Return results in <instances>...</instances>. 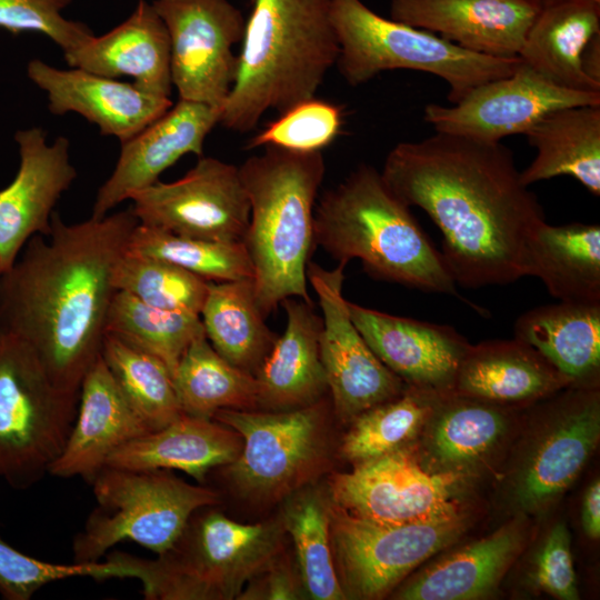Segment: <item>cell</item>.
Segmentation results:
<instances>
[{
	"label": "cell",
	"mask_w": 600,
	"mask_h": 600,
	"mask_svg": "<svg viewBox=\"0 0 600 600\" xmlns=\"http://www.w3.org/2000/svg\"><path fill=\"white\" fill-rule=\"evenodd\" d=\"M347 304L370 349L407 386L452 392L470 346L454 328Z\"/></svg>",
	"instance_id": "ffe728a7"
},
{
	"label": "cell",
	"mask_w": 600,
	"mask_h": 600,
	"mask_svg": "<svg viewBox=\"0 0 600 600\" xmlns=\"http://www.w3.org/2000/svg\"><path fill=\"white\" fill-rule=\"evenodd\" d=\"M251 2H253V0H250Z\"/></svg>",
	"instance_id": "681fc988"
},
{
	"label": "cell",
	"mask_w": 600,
	"mask_h": 600,
	"mask_svg": "<svg viewBox=\"0 0 600 600\" xmlns=\"http://www.w3.org/2000/svg\"><path fill=\"white\" fill-rule=\"evenodd\" d=\"M347 263L327 270L309 262L307 280L322 311L320 359L331 397L332 411L350 422L358 414L396 398L407 384L370 349L348 311L342 294Z\"/></svg>",
	"instance_id": "5bb4252c"
},
{
	"label": "cell",
	"mask_w": 600,
	"mask_h": 600,
	"mask_svg": "<svg viewBox=\"0 0 600 600\" xmlns=\"http://www.w3.org/2000/svg\"><path fill=\"white\" fill-rule=\"evenodd\" d=\"M313 242L338 262L359 259L377 279L457 294L441 251L370 164H359L318 198Z\"/></svg>",
	"instance_id": "277c9868"
},
{
	"label": "cell",
	"mask_w": 600,
	"mask_h": 600,
	"mask_svg": "<svg viewBox=\"0 0 600 600\" xmlns=\"http://www.w3.org/2000/svg\"><path fill=\"white\" fill-rule=\"evenodd\" d=\"M101 358L124 398L151 431L183 413L172 373L160 359L107 332Z\"/></svg>",
	"instance_id": "74e56055"
},
{
	"label": "cell",
	"mask_w": 600,
	"mask_h": 600,
	"mask_svg": "<svg viewBox=\"0 0 600 600\" xmlns=\"http://www.w3.org/2000/svg\"><path fill=\"white\" fill-rule=\"evenodd\" d=\"M242 438L230 427L209 418L182 413L167 426L137 437L113 451L106 466L134 470H180L198 482L233 462Z\"/></svg>",
	"instance_id": "484cf974"
},
{
	"label": "cell",
	"mask_w": 600,
	"mask_h": 600,
	"mask_svg": "<svg viewBox=\"0 0 600 600\" xmlns=\"http://www.w3.org/2000/svg\"><path fill=\"white\" fill-rule=\"evenodd\" d=\"M168 30L179 99L222 108L234 83L246 19L229 0H153Z\"/></svg>",
	"instance_id": "7c38bea8"
},
{
	"label": "cell",
	"mask_w": 600,
	"mask_h": 600,
	"mask_svg": "<svg viewBox=\"0 0 600 600\" xmlns=\"http://www.w3.org/2000/svg\"><path fill=\"white\" fill-rule=\"evenodd\" d=\"M263 148L246 159L239 172L250 203L242 242L253 267L257 306L267 318L287 298L313 304L307 267L326 163L321 151Z\"/></svg>",
	"instance_id": "5b68a950"
},
{
	"label": "cell",
	"mask_w": 600,
	"mask_h": 600,
	"mask_svg": "<svg viewBox=\"0 0 600 600\" xmlns=\"http://www.w3.org/2000/svg\"><path fill=\"white\" fill-rule=\"evenodd\" d=\"M130 200L140 224L190 238L242 242L250 219L239 167L212 157H199L182 178L157 181Z\"/></svg>",
	"instance_id": "4fadbf2b"
},
{
	"label": "cell",
	"mask_w": 600,
	"mask_h": 600,
	"mask_svg": "<svg viewBox=\"0 0 600 600\" xmlns=\"http://www.w3.org/2000/svg\"><path fill=\"white\" fill-rule=\"evenodd\" d=\"M330 504L327 488L314 482L287 497L279 518L293 542L307 598L313 600L347 599L332 559Z\"/></svg>",
	"instance_id": "d590c367"
},
{
	"label": "cell",
	"mask_w": 600,
	"mask_h": 600,
	"mask_svg": "<svg viewBox=\"0 0 600 600\" xmlns=\"http://www.w3.org/2000/svg\"><path fill=\"white\" fill-rule=\"evenodd\" d=\"M106 332L157 357L172 377L189 346L206 336L200 316L159 309L119 290L109 307Z\"/></svg>",
	"instance_id": "f35d334b"
},
{
	"label": "cell",
	"mask_w": 600,
	"mask_h": 600,
	"mask_svg": "<svg viewBox=\"0 0 600 600\" xmlns=\"http://www.w3.org/2000/svg\"><path fill=\"white\" fill-rule=\"evenodd\" d=\"M583 73L600 86V34L593 37L581 56Z\"/></svg>",
	"instance_id": "c3c4849f"
},
{
	"label": "cell",
	"mask_w": 600,
	"mask_h": 600,
	"mask_svg": "<svg viewBox=\"0 0 600 600\" xmlns=\"http://www.w3.org/2000/svg\"><path fill=\"white\" fill-rule=\"evenodd\" d=\"M468 527L462 511L426 520L381 522L331 502L330 544L347 599H380L413 569L456 542Z\"/></svg>",
	"instance_id": "8fae6325"
},
{
	"label": "cell",
	"mask_w": 600,
	"mask_h": 600,
	"mask_svg": "<svg viewBox=\"0 0 600 600\" xmlns=\"http://www.w3.org/2000/svg\"><path fill=\"white\" fill-rule=\"evenodd\" d=\"M341 126V109L314 97L281 113L254 134L246 148L272 146L301 152L321 151L336 140Z\"/></svg>",
	"instance_id": "7bdbcfd3"
},
{
	"label": "cell",
	"mask_w": 600,
	"mask_h": 600,
	"mask_svg": "<svg viewBox=\"0 0 600 600\" xmlns=\"http://www.w3.org/2000/svg\"><path fill=\"white\" fill-rule=\"evenodd\" d=\"M526 276L559 301L600 302L599 224L541 222L527 243Z\"/></svg>",
	"instance_id": "4dcf8cb0"
},
{
	"label": "cell",
	"mask_w": 600,
	"mask_h": 600,
	"mask_svg": "<svg viewBox=\"0 0 600 600\" xmlns=\"http://www.w3.org/2000/svg\"><path fill=\"white\" fill-rule=\"evenodd\" d=\"M173 384L184 414L212 419L221 409L259 410L256 377L223 359L206 336L183 353Z\"/></svg>",
	"instance_id": "e575fe53"
},
{
	"label": "cell",
	"mask_w": 600,
	"mask_h": 600,
	"mask_svg": "<svg viewBox=\"0 0 600 600\" xmlns=\"http://www.w3.org/2000/svg\"><path fill=\"white\" fill-rule=\"evenodd\" d=\"M28 78L48 99L52 114L74 112L120 143L136 136L173 104L169 97L80 68L59 69L40 59L27 66Z\"/></svg>",
	"instance_id": "44dd1931"
},
{
	"label": "cell",
	"mask_w": 600,
	"mask_h": 600,
	"mask_svg": "<svg viewBox=\"0 0 600 600\" xmlns=\"http://www.w3.org/2000/svg\"><path fill=\"white\" fill-rule=\"evenodd\" d=\"M427 453L436 472L461 476L489 456L507 431L496 403L444 393L428 421Z\"/></svg>",
	"instance_id": "d6a6232c"
},
{
	"label": "cell",
	"mask_w": 600,
	"mask_h": 600,
	"mask_svg": "<svg viewBox=\"0 0 600 600\" xmlns=\"http://www.w3.org/2000/svg\"><path fill=\"white\" fill-rule=\"evenodd\" d=\"M94 580L133 579L124 563L106 556L104 561L52 563L30 557L0 537V594L6 600H29L48 583L69 578Z\"/></svg>",
	"instance_id": "b9f144b4"
},
{
	"label": "cell",
	"mask_w": 600,
	"mask_h": 600,
	"mask_svg": "<svg viewBox=\"0 0 600 600\" xmlns=\"http://www.w3.org/2000/svg\"><path fill=\"white\" fill-rule=\"evenodd\" d=\"M72 0H0V30L11 34L40 33L62 52L86 43L93 31L81 21L63 16Z\"/></svg>",
	"instance_id": "ee69618b"
},
{
	"label": "cell",
	"mask_w": 600,
	"mask_h": 600,
	"mask_svg": "<svg viewBox=\"0 0 600 600\" xmlns=\"http://www.w3.org/2000/svg\"><path fill=\"white\" fill-rule=\"evenodd\" d=\"M444 393L407 386L402 393L358 414L342 437L339 453L353 466L407 447Z\"/></svg>",
	"instance_id": "8d00e7d4"
},
{
	"label": "cell",
	"mask_w": 600,
	"mask_h": 600,
	"mask_svg": "<svg viewBox=\"0 0 600 600\" xmlns=\"http://www.w3.org/2000/svg\"><path fill=\"white\" fill-rule=\"evenodd\" d=\"M516 338L536 349L570 384L596 388L600 369V302L546 304L522 313Z\"/></svg>",
	"instance_id": "f1b7e54d"
},
{
	"label": "cell",
	"mask_w": 600,
	"mask_h": 600,
	"mask_svg": "<svg viewBox=\"0 0 600 600\" xmlns=\"http://www.w3.org/2000/svg\"><path fill=\"white\" fill-rule=\"evenodd\" d=\"M200 318L213 349L253 376L278 337L257 306L253 279L210 281Z\"/></svg>",
	"instance_id": "836d02e7"
},
{
	"label": "cell",
	"mask_w": 600,
	"mask_h": 600,
	"mask_svg": "<svg viewBox=\"0 0 600 600\" xmlns=\"http://www.w3.org/2000/svg\"><path fill=\"white\" fill-rule=\"evenodd\" d=\"M540 0H390V19L476 53L518 57Z\"/></svg>",
	"instance_id": "7402d4cb"
},
{
	"label": "cell",
	"mask_w": 600,
	"mask_h": 600,
	"mask_svg": "<svg viewBox=\"0 0 600 600\" xmlns=\"http://www.w3.org/2000/svg\"><path fill=\"white\" fill-rule=\"evenodd\" d=\"M568 384L536 349L514 338L469 346L452 393L500 404L543 398Z\"/></svg>",
	"instance_id": "4316f807"
},
{
	"label": "cell",
	"mask_w": 600,
	"mask_h": 600,
	"mask_svg": "<svg viewBox=\"0 0 600 600\" xmlns=\"http://www.w3.org/2000/svg\"><path fill=\"white\" fill-rule=\"evenodd\" d=\"M90 483L97 507L73 539L76 562L100 561L127 539L161 554L178 540L194 512L220 502L214 490L163 469L106 466Z\"/></svg>",
	"instance_id": "ba28073f"
},
{
	"label": "cell",
	"mask_w": 600,
	"mask_h": 600,
	"mask_svg": "<svg viewBox=\"0 0 600 600\" xmlns=\"http://www.w3.org/2000/svg\"><path fill=\"white\" fill-rule=\"evenodd\" d=\"M540 1L542 2L543 0H540ZM599 1H600V0H599Z\"/></svg>",
	"instance_id": "f907efd6"
},
{
	"label": "cell",
	"mask_w": 600,
	"mask_h": 600,
	"mask_svg": "<svg viewBox=\"0 0 600 600\" xmlns=\"http://www.w3.org/2000/svg\"><path fill=\"white\" fill-rule=\"evenodd\" d=\"M150 431L120 391L100 354L81 382L73 426L48 473L81 477L90 483L113 451Z\"/></svg>",
	"instance_id": "603a6c76"
},
{
	"label": "cell",
	"mask_w": 600,
	"mask_h": 600,
	"mask_svg": "<svg viewBox=\"0 0 600 600\" xmlns=\"http://www.w3.org/2000/svg\"><path fill=\"white\" fill-rule=\"evenodd\" d=\"M79 393L58 386L34 350L0 326V479L24 490L49 472L73 426Z\"/></svg>",
	"instance_id": "9c48e42d"
},
{
	"label": "cell",
	"mask_w": 600,
	"mask_h": 600,
	"mask_svg": "<svg viewBox=\"0 0 600 600\" xmlns=\"http://www.w3.org/2000/svg\"><path fill=\"white\" fill-rule=\"evenodd\" d=\"M239 600L307 599L296 560L283 552L254 576L237 597Z\"/></svg>",
	"instance_id": "bcb514c9"
},
{
	"label": "cell",
	"mask_w": 600,
	"mask_h": 600,
	"mask_svg": "<svg viewBox=\"0 0 600 600\" xmlns=\"http://www.w3.org/2000/svg\"><path fill=\"white\" fill-rule=\"evenodd\" d=\"M599 104L600 93L559 87L521 62L511 74L476 87L452 106L428 103L423 119L436 132L498 142L527 134L554 110Z\"/></svg>",
	"instance_id": "2e32d148"
},
{
	"label": "cell",
	"mask_w": 600,
	"mask_h": 600,
	"mask_svg": "<svg viewBox=\"0 0 600 600\" xmlns=\"http://www.w3.org/2000/svg\"><path fill=\"white\" fill-rule=\"evenodd\" d=\"M339 43L336 66L351 87L388 70L407 69L441 78L448 100L460 101L476 87L511 74L519 57L501 58L466 50L430 31L387 19L361 0H330Z\"/></svg>",
	"instance_id": "52a82bcc"
},
{
	"label": "cell",
	"mask_w": 600,
	"mask_h": 600,
	"mask_svg": "<svg viewBox=\"0 0 600 600\" xmlns=\"http://www.w3.org/2000/svg\"><path fill=\"white\" fill-rule=\"evenodd\" d=\"M381 176L442 233L441 254L457 284H508L526 277L527 243L544 213L501 141L436 132L396 144Z\"/></svg>",
	"instance_id": "6da1fadb"
},
{
	"label": "cell",
	"mask_w": 600,
	"mask_h": 600,
	"mask_svg": "<svg viewBox=\"0 0 600 600\" xmlns=\"http://www.w3.org/2000/svg\"><path fill=\"white\" fill-rule=\"evenodd\" d=\"M531 579L536 587L558 599L579 598L570 532L564 523H557L547 534L536 556Z\"/></svg>",
	"instance_id": "f6af8a7d"
},
{
	"label": "cell",
	"mask_w": 600,
	"mask_h": 600,
	"mask_svg": "<svg viewBox=\"0 0 600 600\" xmlns=\"http://www.w3.org/2000/svg\"><path fill=\"white\" fill-rule=\"evenodd\" d=\"M220 117V108L179 99L159 119L121 142L114 169L97 192L91 217L109 214L119 203L159 181L160 174L183 156H203L206 138Z\"/></svg>",
	"instance_id": "d6986e66"
},
{
	"label": "cell",
	"mask_w": 600,
	"mask_h": 600,
	"mask_svg": "<svg viewBox=\"0 0 600 600\" xmlns=\"http://www.w3.org/2000/svg\"><path fill=\"white\" fill-rule=\"evenodd\" d=\"M209 282L170 262L127 250L113 272L116 290L128 292L159 309L198 316Z\"/></svg>",
	"instance_id": "60d3db41"
},
{
	"label": "cell",
	"mask_w": 600,
	"mask_h": 600,
	"mask_svg": "<svg viewBox=\"0 0 600 600\" xmlns=\"http://www.w3.org/2000/svg\"><path fill=\"white\" fill-rule=\"evenodd\" d=\"M287 326L254 377L259 410L281 411L309 406L329 392L320 359L319 336L322 318L299 298L280 303Z\"/></svg>",
	"instance_id": "d4e9b609"
},
{
	"label": "cell",
	"mask_w": 600,
	"mask_h": 600,
	"mask_svg": "<svg viewBox=\"0 0 600 600\" xmlns=\"http://www.w3.org/2000/svg\"><path fill=\"white\" fill-rule=\"evenodd\" d=\"M461 476L423 469L407 447L332 473L327 490L333 504L381 522L426 520L462 511Z\"/></svg>",
	"instance_id": "9a60e30c"
},
{
	"label": "cell",
	"mask_w": 600,
	"mask_h": 600,
	"mask_svg": "<svg viewBox=\"0 0 600 600\" xmlns=\"http://www.w3.org/2000/svg\"><path fill=\"white\" fill-rule=\"evenodd\" d=\"M581 521L584 533L591 539L600 536V482L592 481L582 500Z\"/></svg>",
	"instance_id": "7dc6e473"
},
{
	"label": "cell",
	"mask_w": 600,
	"mask_h": 600,
	"mask_svg": "<svg viewBox=\"0 0 600 600\" xmlns=\"http://www.w3.org/2000/svg\"><path fill=\"white\" fill-rule=\"evenodd\" d=\"M14 141L19 168L0 190V276L11 269L33 236L51 233L54 208L77 178L67 137L48 143L47 132L32 127L18 130Z\"/></svg>",
	"instance_id": "ac0fdd59"
},
{
	"label": "cell",
	"mask_w": 600,
	"mask_h": 600,
	"mask_svg": "<svg viewBox=\"0 0 600 600\" xmlns=\"http://www.w3.org/2000/svg\"><path fill=\"white\" fill-rule=\"evenodd\" d=\"M252 3L219 121L239 133L253 130L270 110L281 114L314 98L339 56L330 0Z\"/></svg>",
	"instance_id": "3957f363"
},
{
	"label": "cell",
	"mask_w": 600,
	"mask_h": 600,
	"mask_svg": "<svg viewBox=\"0 0 600 600\" xmlns=\"http://www.w3.org/2000/svg\"><path fill=\"white\" fill-rule=\"evenodd\" d=\"M598 34L599 0H543L518 57L559 87L600 93L581 67L584 48Z\"/></svg>",
	"instance_id": "83f0119b"
},
{
	"label": "cell",
	"mask_w": 600,
	"mask_h": 600,
	"mask_svg": "<svg viewBox=\"0 0 600 600\" xmlns=\"http://www.w3.org/2000/svg\"><path fill=\"white\" fill-rule=\"evenodd\" d=\"M331 400L281 410H218L212 419L242 438L237 459L222 467L242 498L253 502L284 500L314 483L331 464Z\"/></svg>",
	"instance_id": "30bf717a"
},
{
	"label": "cell",
	"mask_w": 600,
	"mask_h": 600,
	"mask_svg": "<svg viewBox=\"0 0 600 600\" xmlns=\"http://www.w3.org/2000/svg\"><path fill=\"white\" fill-rule=\"evenodd\" d=\"M523 540L517 524H507L420 571L393 598L472 600L489 596L519 554Z\"/></svg>",
	"instance_id": "f546056e"
},
{
	"label": "cell",
	"mask_w": 600,
	"mask_h": 600,
	"mask_svg": "<svg viewBox=\"0 0 600 600\" xmlns=\"http://www.w3.org/2000/svg\"><path fill=\"white\" fill-rule=\"evenodd\" d=\"M206 508L192 514L173 546L156 559L107 553L133 571L144 599H237L283 552L287 533L280 519L246 524Z\"/></svg>",
	"instance_id": "8992f818"
},
{
	"label": "cell",
	"mask_w": 600,
	"mask_h": 600,
	"mask_svg": "<svg viewBox=\"0 0 600 600\" xmlns=\"http://www.w3.org/2000/svg\"><path fill=\"white\" fill-rule=\"evenodd\" d=\"M137 224L130 209L72 224L54 211L51 233L33 236L0 276V326L68 391L80 392L101 354L114 268Z\"/></svg>",
	"instance_id": "7a4b0ae2"
},
{
	"label": "cell",
	"mask_w": 600,
	"mask_h": 600,
	"mask_svg": "<svg viewBox=\"0 0 600 600\" xmlns=\"http://www.w3.org/2000/svg\"><path fill=\"white\" fill-rule=\"evenodd\" d=\"M127 251L170 262L208 281L253 279L243 242L183 237L138 222Z\"/></svg>",
	"instance_id": "ab89813d"
},
{
	"label": "cell",
	"mask_w": 600,
	"mask_h": 600,
	"mask_svg": "<svg viewBox=\"0 0 600 600\" xmlns=\"http://www.w3.org/2000/svg\"><path fill=\"white\" fill-rule=\"evenodd\" d=\"M537 154L520 171L526 186L570 176L600 194V104L554 110L526 134Z\"/></svg>",
	"instance_id": "1f68e13d"
},
{
	"label": "cell",
	"mask_w": 600,
	"mask_h": 600,
	"mask_svg": "<svg viewBox=\"0 0 600 600\" xmlns=\"http://www.w3.org/2000/svg\"><path fill=\"white\" fill-rule=\"evenodd\" d=\"M63 58L70 68L113 79L129 77L142 90L170 98V39L164 22L147 0H138L126 20L64 52Z\"/></svg>",
	"instance_id": "cb8c5ba5"
},
{
	"label": "cell",
	"mask_w": 600,
	"mask_h": 600,
	"mask_svg": "<svg viewBox=\"0 0 600 600\" xmlns=\"http://www.w3.org/2000/svg\"><path fill=\"white\" fill-rule=\"evenodd\" d=\"M549 407L548 426L529 449L512 489L516 507L527 513L541 512L566 491L600 437L596 388L574 386Z\"/></svg>",
	"instance_id": "e0dca14e"
}]
</instances>
